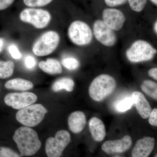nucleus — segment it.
Segmentation results:
<instances>
[{
	"instance_id": "obj_1",
	"label": "nucleus",
	"mask_w": 157,
	"mask_h": 157,
	"mask_svg": "<svg viewBox=\"0 0 157 157\" xmlns=\"http://www.w3.org/2000/svg\"><path fill=\"white\" fill-rule=\"evenodd\" d=\"M12 138L17 152L23 157H33L42 148V142L37 132L29 127H21L17 129Z\"/></svg>"
},
{
	"instance_id": "obj_2",
	"label": "nucleus",
	"mask_w": 157,
	"mask_h": 157,
	"mask_svg": "<svg viewBox=\"0 0 157 157\" xmlns=\"http://www.w3.org/2000/svg\"><path fill=\"white\" fill-rule=\"evenodd\" d=\"M116 86V82L113 77L102 74L96 77L90 85V97L95 101H103L114 91Z\"/></svg>"
},
{
	"instance_id": "obj_3",
	"label": "nucleus",
	"mask_w": 157,
	"mask_h": 157,
	"mask_svg": "<svg viewBox=\"0 0 157 157\" xmlns=\"http://www.w3.org/2000/svg\"><path fill=\"white\" fill-rule=\"evenodd\" d=\"M47 113V109L42 104H32L20 109L16 113V118L25 126L35 127L42 122Z\"/></svg>"
},
{
	"instance_id": "obj_4",
	"label": "nucleus",
	"mask_w": 157,
	"mask_h": 157,
	"mask_svg": "<svg viewBox=\"0 0 157 157\" xmlns=\"http://www.w3.org/2000/svg\"><path fill=\"white\" fill-rule=\"evenodd\" d=\"M60 39L59 35L55 31L45 32L34 43L32 48L33 53L38 56L50 55L57 48Z\"/></svg>"
},
{
	"instance_id": "obj_5",
	"label": "nucleus",
	"mask_w": 157,
	"mask_h": 157,
	"mask_svg": "<svg viewBox=\"0 0 157 157\" xmlns=\"http://www.w3.org/2000/svg\"><path fill=\"white\" fill-rule=\"evenodd\" d=\"M156 53V49L149 43L139 40L134 42L127 50L126 56L130 62L138 63L152 59Z\"/></svg>"
},
{
	"instance_id": "obj_6",
	"label": "nucleus",
	"mask_w": 157,
	"mask_h": 157,
	"mask_svg": "<svg viewBox=\"0 0 157 157\" xmlns=\"http://www.w3.org/2000/svg\"><path fill=\"white\" fill-rule=\"evenodd\" d=\"M71 141L70 133L62 130L57 132L55 137H48L45 141V152L47 157H61Z\"/></svg>"
},
{
	"instance_id": "obj_7",
	"label": "nucleus",
	"mask_w": 157,
	"mask_h": 157,
	"mask_svg": "<svg viewBox=\"0 0 157 157\" xmlns=\"http://www.w3.org/2000/svg\"><path fill=\"white\" fill-rule=\"evenodd\" d=\"M68 35L71 42L78 46L88 45L92 41L91 29L86 23L81 21H75L70 25Z\"/></svg>"
},
{
	"instance_id": "obj_8",
	"label": "nucleus",
	"mask_w": 157,
	"mask_h": 157,
	"mask_svg": "<svg viewBox=\"0 0 157 157\" xmlns=\"http://www.w3.org/2000/svg\"><path fill=\"white\" fill-rule=\"evenodd\" d=\"M19 18L23 22L30 24L37 29L45 28L51 20L50 13L46 10L27 8L21 12Z\"/></svg>"
},
{
	"instance_id": "obj_9",
	"label": "nucleus",
	"mask_w": 157,
	"mask_h": 157,
	"mask_svg": "<svg viewBox=\"0 0 157 157\" xmlns=\"http://www.w3.org/2000/svg\"><path fill=\"white\" fill-rule=\"evenodd\" d=\"M37 100L36 94L33 93H12L5 97L4 101L6 105L13 109H21L34 104Z\"/></svg>"
},
{
	"instance_id": "obj_10",
	"label": "nucleus",
	"mask_w": 157,
	"mask_h": 157,
	"mask_svg": "<svg viewBox=\"0 0 157 157\" xmlns=\"http://www.w3.org/2000/svg\"><path fill=\"white\" fill-rule=\"evenodd\" d=\"M94 35L98 42L104 46L111 47L117 42V36L113 30L101 20L96 21L93 27Z\"/></svg>"
},
{
	"instance_id": "obj_11",
	"label": "nucleus",
	"mask_w": 157,
	"mask_h": 157,
	"mask_svg": "<svg viewBox=\"0 0 157 157\" xmlns=\"http://www.w3.org/2000/svg\"><path fill=\"white\" fill-rule=\"evenodd\" d=\"M103 22L113 31H119L125 21L124 14L120 10L115 9H104L102 14Z\"/></svg>"
},
{
	"instance_id": "obj_12",
	"label": "nucleus",
	"mask_w": 157,
	"mask_h": 157,
	"mask_svg": "<svg viewBox=\"0 0 157 157\" xmlns=\"http://www.w3.org/2000/svg\"><path fill=\"white\" fill-rule=\"evenodd\" d=\"M132 144V139L129 135H126L121 139L107 140L102 144V150L107 154L121 153L126 151Z\"/></svg>"
},
{
	"instance_id": "obj_13",
	"label": "nucleus",
	"mask_w": 157,
	"mask_h": 157,
	"mask_svg": "<svg viewBox=\"0 0 157 157\" xmlns=\"http://www.w3.org/2000/svg\"><path fill=\"white\" fill-rule=\"evenodd\" d=\"M155 139L144 137L136 142L132 152V157H148L154 148Z\"/></svg>"
},
{
	"instance_id": "obj_14",
	"label": "nucleus",
	"mask_w": 157,
	"mask_h": 157,
	"mask_svg": "<svg viewBox=\"0 0 157 157\" xmlns=\"http://www.w3.org/2000/svg\"><path fill=\"white\" fill-rule=\"evenodd\" d=\"M131 97L140 116L143 119L147 118L151 112V107L143 94L139 91H135Z\"/></svg>"
},
{
	"instance_id": "obj_15",
	"label": "nucleus",
	"mask_w": 157,
	"mask_h": 157,
	"mask_svg": "<svg viewBox=\"0 0 157 157\" xmlns=\"http://www.w3.org/2000/svg\"><path fill=\"white\" fill-rule=\"evenodd\" d=\"M68 123L72 132L76 134L80 133L84 128L86 124L85 114L80 111L72 113L68 117Z\"/></svg>"
},
{
	"instance_id": "obj_16",
	"label": "nucleus",
	"mask_w": 157,
	"mask_h": 157,
	"mask_svg": "<svg viewBox=\"0 0 157 157\" xmlns=\"http://www.w3.org/2000/svg\"><path fill=\"white\" fill-rule=\"evenodd\" d=\"M89 127L94 140L98 142L104 140L106 135V129L101 119L95 117L92 118L89 122Z\"/></svg>"
},
{
	"instance_id": "obj_17",
	"label": "nucleus",
	"mask_w": 157,
	"mask_h": 157,
	"mask_svg": "<svg viewBox=\"0 0 157 157\" xmlns=\"http://www.w3.org/2000/svg\"><path fill=\"white\" fill-rule=\"evenodd\" d=\"M39 68L42 71L50 75H56L62 73V67L57 60L49 58L46 61H41L39 63Z\"/></svg>"
},
{
	"instance_id": "obj_18",
	"label": "nucleus",
	"mask_w": 157,
	"mask_h": 157,
	"mask_svg": "<svg viewBox=\"0 0 157 157\" xmlns=\"http://www.w3.org/2000/svg\"><path fill=\"white\" fill-rule=\"evenodd\" d=\"M5 87L9 90L26 91L33 88V82L21 78H14L9 80L5 84Z\"/></svg>"
},
{
	"instance_id": "obj_19",
	"label": "nucleus",
	"mask_w": 157,
	"mask_h": 157,
	"mask_svg": "<svg viewBox=\"0 0 157 157\" xmlns=\"http://www.w3.org/2000/svg\"><path fill=\"white\" fill-rule=\"evenodd\" d=\"M75 83L72 78L63 77L56 80L52 84V89L54 92H57L62 90L67 92L73 91Z\"/></svg>"
},
{
	"instance_id": "obj_20",
	"label": "nucleus",
	"mask_w": 157,
	"mask_h": 157,
	"mask_svg": "<svg viewBox=\"0 0 157 157\" xmlns=\"http://www.w3.org/2000/svg\"><path fill=\"white\" fill-rule=\"evenodd\" d=\"M15 65L11 60H0V78H6L12 76L14 73Z\"/></svg>"
},
{
	"instance_id": "obj_21",
	"label": "nucleus",
	"mask_w": 157,
	"mask_h": 157,
	"mask_svg": "<svg viewBox=\"0 0 157 157\" xmlns=\"http://www.w3.org/2000/svg\"><path fill=\"white\" fill-rule=\"evenodd\" d=\"M134 105L131 96H126L116 102L114 107L117 111L120 113L126 112L131 109Z\"/></svg>"
},
{
	"instance_id": "obj_22",
	"label": "nucleus",
	"mask_w": 157,
	"mask_h": 157,
	"mask_svg": "<svg viewBox=\"0 0 157 157\" xmlns=\"http://www.w3.org/2000/svg\"><path fill=\"white\" fill-rule=\"evenodd\" d=\"M141 89L147 95L155 100H157V84L150 80H144L141 85Z\"/></svg>"
},
{
	"instance_id": "obj_23",
	"label": "nucleus",
	"mask_w": 157,
	"mask_h": 157,
	"mask_svg": "<svg viewBox=\"0 0 157 157\" xmlns=\"http://www.w3.org/2000/svg\"><path fill=\"white\" fill-rule=\"evenodd\" d=\"M63 66L70 70H75L79 67V62L77 59L69 57L63 59L62 60Z\"/></svg>"
},
{
	"instance_id": "obj_24",
	"label": "nucleus",
	"mask_w": 157,
	"mask_h": 157,
	"mask_svg": "<svg viewBox=\"0 0 157 157\" xmlns=\"http://www.w3.org/2000/svg\"><path fill=\"white\" fill-rule=\"evenodd\" d=\"M0 157H23L19 153L11 147H0Z\"/></svg>"
},
{
	"instance_id": "obj_25",
	"label": "nucleus",
	"mask_w": 157,
	"mask_h": 157,
	"mask_svg": "<svg viewBox=\"0 0 157 157\" xmlns=\"http://www.w3.org/2000/svg\"><path fill=\"white\" fill-rule=\"evenodd\" d=\"M131 9L136 12H140L145 7L147 0H128Z\"/></svg>"
},
{
	"instance_id": "obj_26",
	"label": "nucleus",
	"mask_w": 157,
	"mask_h": 157,
	"mask_svg": "<svg viewBox=\"0 0 157 157\" xmlns=\"http://www.w3.org/2000/svg\"><path fill=\"white\" fill-rule=\"evenodd\" d=\"M53 0H23L26 6L31 8L42 7L48 5Z\"/></svg>"
},
{
	"instance_id": "obj_27",
	"label": "nucleus",
	"mask_w": 157,
	"mask_h": 157,
	"mask_svg": "<svg viewBox=\"0 0 157 157\" xmlns=\"http://www.w3.org/2000/svg\"><path fill=\"white\" fill-rule=\"evenodd\" d=\"M9 53L13 58L19 59L21 57V54L17 46L14 45H11L8 47Z\"/></svg>"
},
{
	"instance_id": "obj_28",
	"label": "nucleus",
	"mask_w": 157,
	"mask_h": 157,
	"mask_svg": "<svg viewBox=\"0 0 157 157\" xmlns=\"http://www.w3.org/2000/svg\"><path fill=\"white\" fill-rule=\"evenodd\" d=\"M25 63L26 67L29 69H32L35 67L36 64V59L30 55H28L26 57Z\"/></svg>"
},
{
	"instance_id": "obj_29",
	"label": "nucleus",
	"mask_w": 157,
	"mask_h": 157,
	"mask_svg": "<svg viewBox=\"0 0 157 157\" xmlns=\"http://www.w3.org/2000/svg\"><path fill=\"white\" fill-rule=\"evenodd\" d=\"M149 123L151 125L156 127L157 126V109L155 108L151 110L149 116Z\"/></svg>"
},
{
	"instance_id": "obj_30",
	"label": "nucleus",
	"mask_w": 157,
	"mask_h": 157,
	"mask_svg": "<svg viewBox=\"0 0 157 157\" xmlns=\"http://www.w3.org/2000/svg\"><path fill=\"white\" fill-rule=\"evenodd\" d=\"M128 0H104L105 3L110 7L120 6L126 3Z\"/></svg>"
},
{
	"instance_id": "obj_31",
	"label": "nucleus",
	"mask_w": 157,
	"mask_h": 157,
	"mask_svg": "<svg viewBox=\"0 0 157 157\" xmlns=\"http://www.w3.org/2000/svg\"><path fill=\"white\" fill-rule=\"evenodd\" d=\"M14 0H0V11L9 8L14 2Z\"/></svg>"
},
{
	"instance_id": "obj_32",
	"label": "nucleus",
	"mask_w": 157,
	"mask_h": 157,
	"mask_svg": "<svg viewBox=\"0 0 157 157\" xmlns=\"http://www.w3.org/2000/svg\"><path fill=\"white\" fill-rule=\"evenodd\" d=\"M149 76H151L155 80H157V68H153L150 69L148 71Z\"/></svg>"
},
{
	"instance_id": "obj_33",
	"label": "nucleus",
	"mask_w": 157,
	"mask_h": 157,
	"mask_svg": "<svg viewBox=\"0 0 157 157\" xmlns=\"http://www.w3.org/2000/svg\"><path fill=\"white\" fill-rule=\"evenodd\" d=\"M3 46H4V40L2 38H0V53L2 50Z\"/></svg>"
},
{
	"instance_id": "obj_34",
	"label": "nucleus",
	"mask_w": 157,
	"mask_h": 157,
	"mask_svg": "<svg viewBox=\"0 0 157 157\" xmlns=\"http://www.w3.org/2000/svg\"><path fill=\"white\" fill-rule=\"evenodd\" d=\"M154 30L156 33H157V21H156L154 25Z\"/></svg>"
},
{
	"instance_id": "obj_35",
	"label": "nucleus",
	"mask_w": 157,
	"mask_h": 157,
	"mask_svg": "<svg viewBox=\"0 0 157 157\" xmlns=\"http://www.w3.org/2000/svg\"><path fill=\"white\" fill-rule=\"evenodd\" d=\"M151 2H152L156 6H157V0H150Z\"/></svg>"
},
{
	"instance_id": "obj_36",
	"label": "nucleus",
	"mask_w": 157,
	"mask_h": 157,
	"mask_svg": "<svg viewBox=\"0 0 157 157\" xmlns=\"http://www.w3.org/2000/svg\"><path fill=\"white\" fill-rule=\"evenodd\" d=\"M154 157H157V155H155V156Z\"/></svg>"
},
{
	"instance_id": "obj_37",
	"label": "nucleus",
	"mask_w": 157,
	"mask_h": 157,
	"mask_svg": "<svg viewBox=\"0 0 157 157\" xmlns=\"http://www.w3.org/2000/svg\"><path fill=\"white\" fill-rule=\"evenodd\" d=\"M120 157L117 156V157Z\"/></svg>"
}]
</instances>
